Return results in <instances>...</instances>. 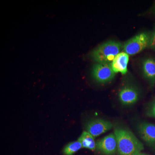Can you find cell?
Instances as JSON below:
<instances>
[{
	"instance_id": "cell-1",
	"label": "cell",
	"mask_w": 155,
	"mask_h": 155,
	"mask_svg": "<svg viewBox=\"0 0 155 155\" xmlns=\"http://www.w3.org/2000/svg\"><path fill=\"white\" fill-rule=\"evenodd\" d=\"M118 155H137L143 150V144L130 130L122 127L114 129Z\"/></svg>"
},
{
	"instance_id": "cell-2",
	"label": "cell",
	"mask_w": 155,
	"mask_h": 155,
	"mask_svg": "<svg viewBox=\"0 0 155 155\" xmlns=\"http://www.w3.org/2000/svg\"><path fill=\"white\" fill-rule=\"evenodd\" d=\"M123 48V45L116 41H108L95 49L91 54L93 60L97 63L111 64Z\"/></svg>"
},
{
	"instance_id": "cell-3",
	"label": "cell",
	"mask_w": 155,
	"mask_h": 155,
	"mask_svg": "<svg viewBox=\"0 0 155 155\" xmlns=\"http://www.w3.org/2000/svg\"><path fill=\"white\" fill-rule=\"evenodd\" d=\"M150 38V34L147 32H142L135 35L123 45L124 52L131 56L141 52L148 47Z\"/></svg>"
},
{
	"instance_id": "cell-4",
	"label": "cell",
	"mask_w": 155,
	"mask_h": 155,
	"mask_svg": "<svg viewBox=\"0 0 155 155\" xmlns=\"http://www.w3.org/2000/svg\"><path fill=\"white\" fill-rule=\"evenodd\" d=\"M91 75L97 82L104 84L112 81L116 73L112 69L111 64L97 63L93 67Z\"/></svg>"
},
{
	"instance_id": "cell-5",
	"label": "cell",
	"mask_w": 155,
	"mask_h": 155,
	"mask_svg": "<svg viewBox=\"0 0 155 155\" xmlns=\"http://www.w3.org/2000/svg\"><path fill=\"white\" fill-rule=\"evenodd\" d=\"M112 127L113 125L110 121L98 119L87 122L85 127L86 131L95 137L110 130Z\"/></svg>"
},
{
	"instance_id": "cell-6",
	"label": "cell",
	"mask_w": 155,
	"mask_h": 155,
	"mask_svg": "<svg viewBox=\"0 0 155 155\" xmlns=\"http://www.w3.org/2000/svg\"><path fill=\"white\" fill-rule=\"evenodd\" d=\"M96 149L105 155H115L117 151V141L114 133H111L98 140Z\"/></svg>"
},
{
	"instance_id": "cell-7",
	"label": "cell",
	"mask_w": 155,
	"mask_h": 155,
	"mask_svg": "<svg viewBox=\"0 0 155 155\" xmlns=\"http://www.w3.org/2000/svg\"><path fill=\"white\" fill-rule=\"evenodd\" d=\"M137 130L142 139L150 146H155V125L143 122L137 125Z\"/></svg>"
},
{
	"instance_id": "cell-8",
	"label": "cell",
	"mask_w": 155,
	"mask_h": 155,
	"mask_svg": "<svg viewBox=\"0 0 155 155\" xmlns=\"http://www.w3.org/2000/svg\"><path fill=\"white\" fill-rule=\"evenodd\" d=\"M119 99L122 104L130 106L134 104L139 99L138 91L133 87H124L119 91Z\"/></svg>"
},
{
	"instance_id": "cell-9",
	"label": "cell",
	"mask_w": 155,
	"mask_h": 155,
	"mask_svg": "<svg viewBox=\"0 0 155 155\" xmlns=\"http://www.w3.org/2000/svg\"><path fill=\"white\" fill-rule=\"evenodd\" d=\"M129 56L127 53L120 52L114 58L111 63V67L115 73L120 72L125 75L127 72V65Z\"/></svg>"
},
{
	"instance_id": "cell-10",
	"label": "cell",
	"mask_w": 155,
	"mask_h": 155,
	"mask_svg": "<svg viewBox=\"0 0 155 155\" xmlns=\"http://www.w3.org/2000/svg\"><path fill=\"white\" fill-rule=\"evenodd\" d=\"M142 71L145 78L151 85L155 84V60L152 58H148L143 61Z\"/></svg>"
},
{
	"instance_id": "cell-11",
	"label": "cell",
	"mask_w": 155,
	"mask_h": 155,
	"mask_svg": "<svg viewBox=\"0 0 155 155\" xmlns=\"http://www.w3.org/2000/svg\"><path fill=\"white\" fill-rule=\"evenodd\" d=\"M78 140L81 143L82 147L91 150H94L96 148V143L94 137L87 131H83Z\"/></svg>"
},
{
	"instance_id": "cell-12",
	"label": "cell",
	"mask_w": 155,
	"mask_h": 155,
	"mask_svg": "<svg viewBox=\"0 0 155 155\" xmlns=\"http://www.w3.org/2000/svg\"><path fill=\"white\" fill-rule=\"evenodd\" d=\"M82 147V145L78 140L73 142L65 147L63 150V153L64 155H72Z\"/></svg>"
},
{
	"instance_id": "cell-13",
	"label": "cell",
	"mask_w": 155,
	"mask_h": 155,
	"mask_svg": "<svg viewBox=\"0 0 155 155\" xmlns=\"http://www.w3.org/2000/svg\"><path fill=\"white\" fill-rule=\"evenodd\" d=\"M147 116L155 118V100L147 111Z\"/></svg>"
},
{
	"instance_id": "cell-14",
	"label": "cell",
	"mask_w": 155,
	"mask_h": 155,
	"mask_svg": "<svg viewBox=\"0 0 155 155\" xmlns=\"http://www.w3.org/2000/svg\"><path fill=\"white\" fill-rule=\"evenodd\" d=\"M149 48L155 51V30L150 34Z\"/></svg>"
},
{
	"instance_id": "cell-15",
	"label": "cell",
	"mask_w": 155,
	"mask_h": 155,
	"mask_svg": "<svg viewBox=\"0 0 155 155\" xmlns=\"http://www.w3.org/2000/svg\"><path fill=\"white\" fill-rule=\"evenodd\" d=\"M137 155H148L146 154H144V153H139L138 154H137Z\"/></svg>"
}]
</instances>
